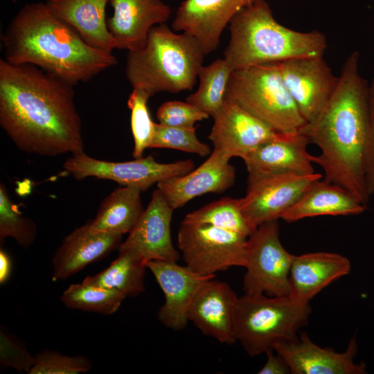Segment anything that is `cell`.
I'll use <instances>...</instances> for the list:
<instances>
[{"mask_svg":"<svg viewBox=\"0 0 374 374\" xmlns=\"http://www.w3.org/2000/svg\"><path fill=\"white\" fill-rule=\"evenodd\" d=\"M248 238L210 225L181 222L177 245L186 266L202 276L246 264Z\"/></svg>","mask_w":374,"mask_h":374,"instance_id":"cell-8","label":"cell"},{"mask_svg":"<svg viewBox=\"0 0 374 374\" xmlns=\"http://www.w3.org/2000/svg\"><path fill=\"white\" fill-rule=\"evenodd\" d=\"M294 255L282 245L278 220L259 225L247 240L244 294L289 296V274Z\"/></svg>","mask_w":374,"mask_h":374,"instance_id":"cell-9","label":"cell"},{"mask_svg":"<svg viewBox=\"0 0 374 374\" xmlns=\"http://www.w3.org/2000/svg\"><path fill=\"white\" fill-rule=\"evenodd\" d=\"M141 192L138 188L125 186L114 190L103 200L95 218L89 221L90 230L120 235L130 233L144 211Z\"/></svg>","mask_w":374,"mask_h":374,"instance_id":"cell-26","label":"cell"},{"mask_svg":"<svg viewBox=\"0 0 374 374\" xmlns=\"http://www.w3.org/2000/svg\"><path fill=\"white\" fill-rule=\"evenodd\" d=\"M204 57L193 37L175 33L164 23L150 29L143 48L128 52L125 76L133 89L144 90L151 96L191 90Z\"/></svg>","mask_w":374,"mask_h":374,"instance_id":"cell-5","label":"cell"},{"mask_svg":"<svg viewBox=\"0 0 374 374\" xmlns=\"http://www.w3.org/2000/svg\"><path fill=\"white\" fill-rule=\"evenodd\" d=\"M350 270V261L339 253L314 252L294 256L288 279L289 296L309 304L321 290Z\"/></svg>","mask_w":374,"mask_h":374,"instance_id":"cell-22","label":"cell"},{"mask_svg":"<svg viewBox=\"0 0 374 374\" xmlns=\"http://www.w3.org/2000/svg\"><path fill=\"white\" fill-rule=\"evenodd\" d=\"M4 60L31 64L75 86L116 64L112 54L88 44L45 3L24 5L1 35Z\"/></svg>","mask_w":374,"mask_h":374,"instance_id":"cell-3","label":"cell"},{"mask_svg":"<svg viewBox=\"0 0 374 374\" xmlns=\"http://www.w3.org/2000/svg\"><path fill=\"white\" fill-rule=\"evenodd\" d=\"M174 209L159 189H156L148 207L118 251L132 250L145 261L177 262L179 253L173 246L170 224Z\"/></svg>","mask_w":374,"mask_h":374,"instance_id":"cell-14","label":"cell"},{"mask_svg":"<svg viewBox=\"0 0 374 374\" xmlns=\"http://www.w3.org/2000/svg\"><path fill=\"white\" fill-rule=\"evenodd\" d=\"M194 165L190 159L161 163L151 155L130 161L111 162L90 157L82 152L72 155L64 162L63 167L78 179L94 177L145 191L155 183L187 174L193 170Z\"/></svg>","mask_w":374,"mask_h":374,"instance_id":"cell-11","label":"cell"},{"mask_svg":"<svg viewBox=\"0 0 374 374\" xmlns=\"http://www.w3.org/2000/svg\"><path fill=\"white\" fill-rule=\"evenodd\" d=\"M121 236L92 232L89 222L77 228L64 239L53 256L52 280L66 279L104 258L120 245Z\"/></svg>","mask_w":374,"mask_h":374,"instance_id":"cell-23","label":"cell"},{"mask_svg":"<svg viewBox=\"0 0 374 374\" xmlns=\"http://www.w3.org/2000/svg\"><path fill=\"white\" fill-rule=\"evenodd\" d=\"M225 100L234 103L277 132H299L306 123L287 90L278 63L232 71Z\"/></svg>","mask_w":374,"mask_h":374,"instance_id":"cell-7","label":"cell"},{"mask_svg":"<svg viewBox=\"0 0 374 374\" xmlns=\"http://www.w3.org/2000/svg\"><path fill=\"white\" fill-rule=\"evenodd\" d=\"M73 86L31 64L0 60V125L24 152H84Z\"/></svg>","mask_w":374,"mask_h":374,"instance_id":"cell-1","label":"cell"},{"mask_svg":"<svg viewBox=\"0 0 374 374\" xmlns=\"http://www.w3.org/2000/svg\"><path fill=\"white\" fill-rule=\"evenodd\" d=\"M125 298L117 291L82 281L70 285L63 292L61 301L71 309L108 315L116 312Z\"/></svg>","mask_w":374,"mask_h":374,"instance_id":"cell-30","label":"cell"},{"mask_svg":"<svg viewBox=\"0 0 374 374\" xmlns=\"http://www.w3.org/2000/svg\"><path fill=\"white\" fill-rule=\"evenodd\" d=\"M322 175L293 172L248 174L247 193L240 198L241 210L256 230L262 223L278 220Z\"/></svg>","mask_w":374,"mask_h":374,"instance_id":"cell-10","label":"cell"},{"mask_svg":"<svg viewBox=\"0 0 374 374\" xmlns=\"http://www.w3.org/2000/svg\"><path fill=\"white\" fill-rule=\"evenodd\" d=\"M150 97L144 90L133 89L127 100L134 142L132 155L135 159L142 157L144 150L150 148L154 134L155 123L152 121L148 107Z\"/></svg>","mask_w":374,"mask_h":374,"instance_id":"cell-32","label":"cell"},{"mask_svg":"<svg viewBox=\"0 0 374 374\" xmlns=\"http://www.w3.org/2000/svg\"><path fill=\"white\" fill-rule=\"evenodd\" d=\"M253 0H184L172 23L175 31L193 37L204 55L215 51L233 17Z\"/></svg>","mask_w":374,"mask_h":374,"instance_id":"cell-13","label":"cell"},{"mask_svg":"<svg viewBox=\"0 0 374 374\" xmlns=\"http://www.w3.org/2000/svg\"><path fill=\"white\" fill-rule=\"evenodd\" d=\"M197 127H179L154 124V131L150 148H170L194 153L200 157L210 155V147L197 137Z\"/></svg>","mask_w":374,"mask_h":374,"instance_id":"cell-33","label":"cell"},{"mask_svg":"<svg viewBox=\"0 0 374 374\" xmlns=\"http://www.w3.org/2000/svg\"><path fill=\"white\" fill-rule=\"evenodd\" d=\"M109 0H46L50 11L72 27L90 46L112 53L117 48L105 9Z\"/></svg>","mask_w":374,"mask_h":374,"instance_id":"cell-24","label":"cell"},{"mask_svg":"<svg viewBox=\"0 0 374 374\" xmlns=\"http://www.w3.org/2000/svg\"><path fill=\"white\" fill-rule=\"evenodd\" d=\"M366 205L342 187L316 180L301 198L281 216L287 222L320 215H353L362 213Z\"/></svg>","mask_w":374,"mask_h":374,"instance_id":"cell-25","label":"cell"},{"mask_svg":"<svg viewBox=\"0 0 374 374\" xmlns=\"http://www.w3.org/2000/svg\"><path fill=\"white\" fill-rule=\"evenodd\" d=\"M224 59L233 71L309 56H323L326 37L318 30L300 32L279 24L265 0H253L229 23Z\"/></svg>","mask_w":374,"mask_h":374,"instance_id":"cell-4","label":"cell"},{"mask_svg":"<svg viewBox=\"0 0 374 374\" xmlns=\"http://www.w3.org/2000/svg\"><path fill=\"white\" fill-rule=\"evenodd\" d=\"M213 279L197 290L188 319L203 334L222 344H233L236 341L235 311L238 297L228 283Z\"/></svg>","mask_w":374,"mask_h":374,"instance_id":"cell-19","label":"cell"},{"mask_svg":"<svg viewBox=\"0 0 374 374\" xmlns=\"http://www.w3.org/2000/svg\"><path fill=\"white\" fill-rule=\"evenodd\" d=\"M365 181L368 194H374V78L369 85V125L365 152Z\"/></svg>","mask_w":374,"mask_h":374,"instance_id":"cell-36","label":"cell"},{"mask_svg":"<svg viewBox=\"0 0 374 374\" xmlns=\"http://www.w3.org/2000/svg\"><path fill=\"white\" fill-rule=\"evenodd\" d=\"M113 14L107 27L117 48L129 51L144 46L150 29L166 23L172 14L163 0H109Z\"/></svg>","mask_w":374,"mask_h":374,"instance_id":"cell-20","label":"cell"},{"mask_svg":"<svg viewBox=\"0 0 374 374\" xmlns=\"http://www.w3.org/2000/svg\"><path fill=\"white\" fill-rule=\"evenodd\" d=\"M284 83L306 123L312 121L332 96L338 82L323 56L278 62Z\"/></svg>","mask_w":374,"mask_h":374,"instance_id":"cell-12","label":"cell"},{"mask_svg":"<svg viewBox=\"0 0 374 374\" xmlns=\"http://www.w3.org/2000/svg\"><path fill=\"white\" fill-rule=\"evenodd\" d=\"M276 353L288 364L293 374H364L366 364L354 362L357 352L355 337L350 339L344 353L321 348L313 343L305 332L296 341H280L274 345Z\"/></svg>","mask_w":374,"mask_h":374,"instance_id":"cell-16","label":"cell"},{"mask_svg":"<svg viewBox=\"0 0 374 374\" xmlns=\"http://www.w3.org/2000/svg\"><path fill=\"white\" fill-rule=\"evenodd\" d=\"M359 53L346 59L337 87L319 114L299 131L321 150L313 163L324 181L348 190L366 204L365 152L369 125V84L359 71Z\"/></svg>","mask_w":374,"mask_h":374,"instance_id":"cell-2","label":"cell"},{"mask_svg":"<svg viewBox=\"0 0 374 374\" xmlns=\"http://www.w3.org/2000/svg\"><path fill=\"white\" fill-rule=\"evenodd\" d=\"M146 267L162 290L165 301L158 312L167 328L179 330L186 327L190 303L199 288L215 276H202L177 262L148 260Z\"/></svg>","mask_w":374,"mask_h":374,"instance_id":"cell-17","label":"cell"},{"mask_svg":"<svg viewBox=\"0 0 374 374\" xmlns=\"http://www.w3.org/2000/svg\"><path fill=\"white\" fill-rule=\"evenodd\" d=\"M12 269L11 260L6 252L0 251V283L4 284L10 278Z\"/></svg>","mask_w":374,"mask_h":374,"instance_id":"cell-38","label":"cell"},{"mask_svg":"<svg viewBox=\"0 0 374 374\" xmlns=\"http://www.w3.org/2000/svg\"><path fill=\"white\" fill-rule=\"evenodd\" d=\"M274 349L267 350L265 353L267 359L265 365L258 372L259 374H286L291 373L290 368L285 359L279 355H274Z\"/></svg>","mask_w":374,"mask_h":374,"instance_id":"cell-37","label":"cell"},{"mask_svg":"<svg viewBox=\"0 0 374 374\" xmlns=\"http://www.w3.org/2000/svg\"><path fill=\"white\" fill-rule=\"evenodd\" d=\"M37 227L33 221L24 217L12 202L4 184H0V240L10 237L24 248L33 243Z\"/></svg>","mask_w":374,"mask_h":374,"instance_id":"cell-31","label":"cell"},{"mask_svg":"<svg viewBox=\"0 0 374 374\" xmlns=\"http://www.w3.org/2000/svg\"><path fill=\"white\" fill-rule=\"evenodd\" d=\"M230 159L222 151L214 148L197 169L162 180L157 183V188L174 210L197 196L222 193L233 185L235 179V170L229 163Z\"/></svg>","mask_w":374,"mask_h":374,"instance_id":"cell-18","label":"cell"},{"mask_svg":"<svg viewBox=\"0 0 374 374\" xmlns=\"http://www.w3.org/2000/svg\"><path fill=\"white\" fill-rule=\"evenodd\" d=\"M212 118L213 125L208 139L214 148L231 158H242L279 134L238 105L226 100Z\"/></svg>","mask_w":374,"mask_h":374,"instance_id":"cell-15","label":"cell"},{"mask_svg":"<svg viewBox=\"0 0 374 374\" xmlns=\"http://www.w3.org/2000/svg\"><path fill=\"white\" fill-rule=\"evenodd\" d=\"M146 261L132 250L120 251L119 255L105 269L86 277L83 281L117 291L125 297L136 296L144 290Z\"/></svg>","mask_w":374,"mask_h":374,"instance_id":"cell-27","label":"cell"},{"mask_svg":"<svg viewBox=\"0 0 374 374\" xmlns=\"http://www.w3.org/2000/svg\"><path fill=\"white\" fill-rule=\"evenodd\" d=\"M308 143V138L300 132L279 133L242 159L248 174L310 175L315 172L312 165L313 156L307 151Z\"/></svg>","mask_w":374,"mask_h":374,"instance_id":"cell-21","label":"cell"},{"mask_svg":"<svg viewBox=\"0 0 374 374\" xmlns=\"http://www.w3.org/2000/svg\"><path fill=\"white\" fill-rule=\"evenodd\" d=\"M232 71L224 58L217 59L207 66L202 65L198 73L199 87L186 101L213 117L224 103Z\"/></svg>","mask_w":374,"mask_h":374,"instance_id":"cell-28","label":"cell"},{"mask_svg":"<svg viewBox=\"0 0 374 374\" xmlns=\"http://www.w3.org/2000/svg\"><path fill=\"white\" fill-rule=\"evenodd\" d=\"M29 374H78L89 371L91 362L81 355L68 356L52 350H44L34 357Z\"/></svg>","mask_w":374,"mask_h":374,"instance_id":"cell-34","label":"cell"},{"mask_svg":"<svg viewBox=\"0 0 374 374\" xmlns=\"http://www.w3.org/2000/svg\"><path fill=\"white\" fill-rule=\"evenodd\" d=\"M209 116L186 101H167L157 111L159 123L172 127H193L196 122L207 119Z\"/></svg>","mask_w":374,"mask_h":374,"instance_id":"cell-35","label":"cell"},{"mask_svg":"<svg viewBox=\"0 0 374 374\" xmlns=\"http://www.w3.org/2000/svg\"><path fill=\"white\" fill-rule=\"evenodd\" d=\"M182 222L210 225L247 237L255 231L241 210L240 199L229 197H222L187 214Z\"/></svg>","mask_w":374,"mask_h":374,"instance_id":"cell-29","label":"cell"},{"mask_svg":"<svg viewBox=\"0 0 374 374\" xmlns=\"http://www.w3.org/2000/svg\"><path fill=\"white\" fill-rule=\"evenodd\" d=\"M310 304L289 296L244 294L235 311V335L247 353L259 355L280 341H296L299 330L308 323Z\"/></svg>","mask_w":374,"mask_h":374,"instance_id":"cell-6","label":"cell"}]
</instances>
